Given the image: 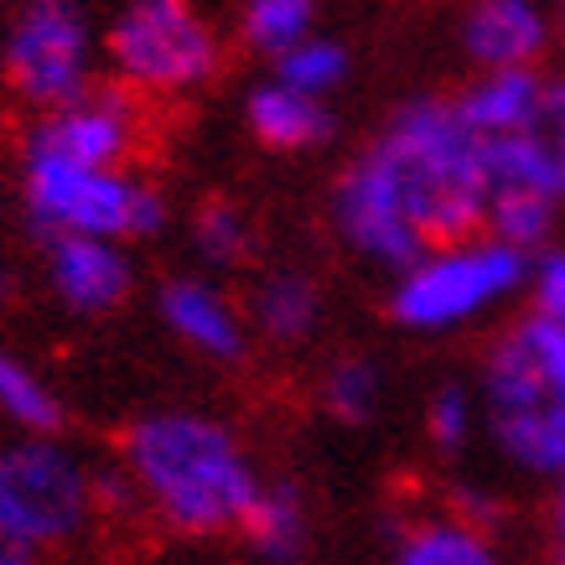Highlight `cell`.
<instances>
[{"label":"cell","instance_id":"cell-1","mask_svg":"<svg viewBox=\"0 0 565 565\" xmlns=\"http://www.w3.org/2000/svg\"><path fill=\"white\" fill-rule=\"evenodd\" d=\"M125 478L167 530L192 540L244 530L265 488L239 436L192 411L136 420L125 436Z\"/></svg>","mask_w":565,"mask_h":565},{"label":"cell","instance_id":"cell-2","mask_svg":"<svg viewBox=\"0 0 565 565\" xmlns=\"http://www.w3.org/2000/svg\"><path fill=\"white\" fill-rule=\"evenodd\" d=\"M394 192L399 213L420 239H462L488 218V161L482 140L457 115V104L415 99L363 156Z\"/></svg>","mask_w":565,"mask_h":565},{"label":"cell","instance_id":"cell-3","mask_svg":"<svg viewBox=\"0 0 565 565\" xmlns=\"http://www.w3.org/2000/svg\"><path fill=\"white\" fill-rule=\"evenodd\" d=\"M94 509V478L52 436H26L0 451V540L26 550H57L84 530Z\"/></svg>","mask_w":565,"mask_h":565},{"label":"cell","instance_id":"cell-4","mask_svg":"<svg viewBox=\"0 0 565 565\" xmlns=\"http://www.w3.org/2000/svg\"><path fill=\"white\" fill-rule=\"evenodd\" d=\"M26 207L52 239H146L167 223L146 182L63 161H26Z\"/></svg>","mask_w":565,"mask_h":565},{"label":"cell","instance_id":"cell-5","mask_svg":"<svg viewBox=\"0 0 565 565\" xmlns=\"http://www.w3.org/2000/svg\"><path fill=\"white\" fill-rule=\"evenodd\" d=\"M482 415L498 451L534 478H565V405L530 359V348L509 332L482 369Z\"/></svg>","mask_w":565,"mask_h":565},{"label":"cell","instance_id":"cell-6","mask_svg":"<svg viewBox=\"0 0 565 565\" xmlns=\"http://www.w3.org/2000/svg\"><path fill=\"white\" fill-rule=\"evenodd\" d=\"M109 63L130 88L182 94L218 68V36L192 0H130L109 26Z\"/></svg>","mask_w":565,"mask_h":565},{"label":"cell","instance_id":"cell-7","mask_svg":"<svg viewBox=\"0 0 565 565\" xmlns=\"http://www.w3.org/2000/svg\"><path fill=\"white\" fill-rule=\"evenodd\" d=\"M524 280V255L509 244H457L441 255L415 259L405 280L394 286L390 311L399 327L415 332H441V327L467 322L472 311H482L488 301L509 296Z\"/></svg>","mask_w":565,"mask_h":565},{"label":"cell","instance_id":"cell-8","mask_svg":"<svg viewBox=\"0 0 565 565\" xmlns=\"http://www.w3.org/2000/svg\"><path fill=\"white\" fill-rule=\"evenodd\" d=\"M88 63H94L88 26L68 0H32L6 36V73L21 99L42 104V109L84 99Z\"/></svg>","mask_w":565,"mask_h":565},{"label":"cell","instance_id":"cell-9","mask_svg":"<svg viewBox=\"0 0 565 565\" xmlns=\"http://www.w3.org/2000/svg\"><path fill=\"white\" fill-rule=\"evenodd\" d=\"M136 146V104L99 88L84 99L52 109L36 125L26 161H63V167H88V172H120V156Z\"/></svg>","mask_w":565,"mask_h":565},{"label":"cell","instance_id":"cell-10","mask_svg":"<svg viewBox=\"0 0 565 565\" xmlns=\"http://www.w3.org/2000/svg\"><path fill=\"white\" fill-rule=\"evenodd\" d=\"M332 213H338L343 239L353 244L359 255L379 259V265H405V270H411L415 259H420V249H426V239L411 228V218L399 213L394 192L379 182V172L369 161H359V167L343 177Z\"/></svg>","mask_w":565,"mask_h":565},{"label":"cell","instance_id":"cell-11","mask_svg":"<svg viewBox=\"0 0 565 565\" xmlns=\"http://www.w3.org/2000/svg\"><path fill=\"white\" fill-rule=\"evenodd\" d=\"M47 275L73 311H109L130 291V259L109 239H52Z\"/></svg>","mask_w":565,"mask_h":565},{"label":"cell","instance_id":"cell-12","mask_svg":"<svg viewBox=\"0 0 565 565\" xmlns=\"http://www.w3.org/2000/svg\"><path fill=\"white\" fill-rule=\"evenodd\" d=\"M161 317L182 343H192L203 359L234 363L244 359V322L234 301L223 291H213L207 280H172L161 291Z\"/></svg>","mask_w":565,"mask_h":565},{"label":"cell","instance_id":"cell-13","mask_svg":"<svg viewBox=\"0 0 565 565\" xmlns=\"http://www.w3.org/2000/svg\"><path fill=\"white\" fill-rule=\"evenodd\" d=\"M467 52L482 68H530L545 47V11L534 0H478L462 26Z\"/></svg>","mask_w":565,"mask_h":565},{"label":"cell","instance_id":"cell-14","mask_svg":"<svg viewBox=\"0 0 565 565\" xmlns=\"http://www.w3.org/2000/svg\"><path fill=\"white\" fill-rule=\"evenodd\" d=\"M488 161V188L493 192H534L545 203L565 198V136L555 130H524V136L482 140Z\"/></svg>","mask_w":565,"mask_h":565},{"label":"cell","instance_id":"cell-15","mask_svg":"<svg viewBox=\"0 0 565 565\" xmlns=\"http://www.w3.org/2000/svg\"><path fill=\"white\" fill-rule=\"evenodd\" d=\"M540 94L545 84L530 68H498L482 84L467 88V99L457 104L462 125L478 140H503V136H524L540 125Z\"/></svg>","mask_w":565,"mask_h":565},{"label":"cell","instance_id":"cell-16","mask_svg":"<svg viewBox=\"0 0 565 565\" xmlns=\"http://www.w3.org/2000/svg\"><path fill=\"white\" fill-rule=\"evenodd\" d=\"M307 503L296 493V482H265L255 498V509L244 519V540L255 550V561L265 565H296L307 555Z\"/></svg>","mask_w":565,"mask_h":565},{"label":"cell","instance_id":"cell-17","mask_svg":"<svg viewBox=\"0 0 565 565\" xmlns=\"http://www.w3.org/2000/svg\"><path fill=\"white\" fill-rule=\"evenodd\" d=\"M249 130L275 151H307V146L327 140L332 120H327L322 99H307L286 84H265L249 94Z\"/></svg>","mask_w":565,"mask_h":565},{"label":"cell","instance_id":"cell-18","mask_svg":"<svg viewBox=\"0 0 565 565\" xmlns=\"http://www.w3.org/2000/svg\"><path fill=\"white\" fill-rule=\"evenodd\" d=\"M394 565H503V555L488 540V530L446 514V519H420V524L399 534Z\"/></svg>","mask_w":565,"mask_h":565},{"label":"cell","instance_id":"cell-19","mask_svg":"<svg viewBox=\"0 0 565 565\" xmlns=\"http://www.w3.org/2000/svg\"><path fill=\"white\" fill-rule=\"evenodd\" d=\"M317 311H322V296L307 275L280 270L270 275L255 296V322L270 332L275 343H301L311 327H317Z\"/></svg>","mask_w":565,"mask_h":565},{"label":"cell","instance_id":"cell-20","mask_svg":"<svg viewBox=\"0 0 565 565\" xmlns=\"http://www.w3.org/2000/svg\"><path fill=\"white\" fill-rule=\"evenodd\" d=\"M0 415H6L11 426H21L26 436H52V430L63 426L57 394H52L26 363L11 359V353H0Z\"/></svg>","mask_w":565,"mask_h":565},{"label":"cell","instance_id":"cell-21","mask_svg":"<svg viewBox=\"0 0 565 565\" xmlns=\"http://www.w3.org/2000/svg\"><path fill=\"white\" fill-rule=\"evenodd\" d=\"M311 36V0H244V42L259 52H291Z\"/></svg>","mask_w":565,"mask_h":565},{"label":"cell","instance_id":"cell-22","mask_svg":"<svg viewBox=\"0 0 565 565\" xmlns=\"http://www.w3.org/2000/svg\"><path fill=\"white\" fill-rule=\"evenodd\" d=\"M280 63V78L275 84L296 88V94H307V99H322L327 88L343 84L348 73V57L338 42H327V36H307V42H296L291 52H280L275 57Z\"/></svg>","mask_w":565,"mask_h":565},{"label":"cell","instance_id":"cell-23","mask_svg":"<svg viewBox=\"0 0 565 565\" xmlns=\"http://www.w3.org/2000/svg\"><path fill=\"white\" fill-rule=\"evenodd\" d=\"M550 213L555 203L534 198V192H488V223H493V239L509 249H530L550 234Z\"/></svg>","mask_w":565,"mask_h":565},{"label":"cell","instance_id":"cell-24","mask_svg":"<svg viewBox=\"0 0 565 565\" xmlns=\"http://www.w3.org/2000/svg\"><path fill=\"white\" fill-rule=\"evenodd\" d=\"M322 399L338 420L359 426V420H369V415L379 411V369L363 359L332 363V374H327V384H322Z\"/></svg>","mask_w":565,"mask_h":565},{"label":"cell","instance_id":"cell-25","mask_svg":"<svg viewBox=\"0 0 565 565\" xmlns=\"http://www.w3.org/2000/svg\"><path fill=\"white\" fill-rule=\"evenodd\" d=\"M472 426H478V405H472V394H467L462 384H441V390L430 394L426 430H430V441L441 446L446 457H451V451H462V446L472 441Z\"/></svg>","mask_w":565,"mask_h":565},{"label":"cell","instance_id":"cell-26","mask_svg":"<svg viewBox=\"0 0 565 565\" xmlns=\"http://www.w3.org/2000/svg\"><path fill=\"white\" fill-rule=\"evenodd\" d=\"M192 239H198L203 259H213V265H234V259L249 249V223H244L239 207L207 203L203 213L192 218Z\"/></svg>","mask_w":565,"mask_h":565},{"label":"cell","instance_id":"cell-27","mask_svg":"<svg viewBox=\"0 0 565 565\" xmlns=\"http://www.w3.org/2000/svg\"><path fill=\"white\" fill-rule=\"evenodd\" d=\"M519 343L530 348V359L540 363V374L550 379V390L561 394V405H565V322L534 317V322L519 327Z\"/></svg>","mask_w":565,"mask_h":565},{"label":"cell","instance_id":"cell-28","mask_svg":"<svg viewBox=\"0 0 565 565\" xmlns=\"http://www.w3.org/2000/svg\"><path fill=\"white\" fill-rule=\"evenodd\" d=\"M534 317L565 322V255H545L534 265Z\"/></svg>","mask_w":565,"mask_h":565},{"label":"cell","instance_id":"cell-29","mask_svg":"<svg viewBox=\"0 0 565 565\" xmlns=\"http://www.w3.org/2000/svg\"><path fill=\"white\" fill-rule=\"evenodd\" d=\"M540 130L565 136V78H550L545 94H540Z\"/></svg>","mask_w":565,"mask_h":565},{"label":"cell","instance_id":"cell-30","mask_svg":"<svg viewBox=\"0 0 565 565\" xmlns=\"http://www.w3.org/2000/svg\"><path fill=\"white\" fill-rule=\"evenodd\" d=\"M0 565H32V555H26V550H17V545H6V540H0Z\"/></svg>","mask_w":565,"mask_h":565},{"label":"cell","instance_id":"cell-31","mask_svg":"<svg viewBox=\"0 0 565 565\" xmlns=\"http://www.w3.org/2000/svg\"><path fill=\"white\" fill-rule=\"evenodd\" d=\"M555 534H561V545H565V478L555 488Z\"/></svg>","mask_w":565,"mask_h":565},{"label":"cell","instance_id":"cell-32","mask_svg":"<svg viewBox=\"0 0 565 565\" xmlns=\"http://www.w3.org/2000/svg\"><path fill=\"white\" fill-rule=\"evenodd\" d=\"M555 565H565V545H561V550H555Z\"/></svg>","mask_w":565,"mask_h":565},{"label":"cell","instance_id":"cell-33","mask_svg":"<svg viewBox=\"0 0 565 565\" xmlns=\"http://www.w3.org/2000/svg\"><path fill=\"white\" fill-rule=\"evenodd\" d=\"M0 296H6V275H0Z\"/></svg>","mask_w":565,"mask_h":565},{"label":"cell","instance_id":"cell-34","mask_svg":"<svg viewBox=\"0 0 565 565\" xmlns=\"http://www.w3.org/2000/svg\"><path fill=\"white\" fill-rule=\"evenodd\" d=\"M561 17H565V6H561Z\"/></svg>","mask_w":565,"mask_h":565}]
</instances>
